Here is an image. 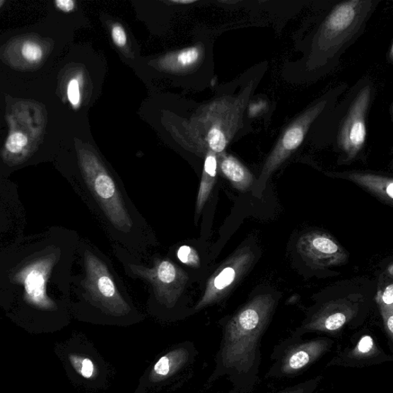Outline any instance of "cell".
I'll use <instances>...</instances> for the list:
<instances>
[{"label":"cell","mask_w":393,"mask_h":393,"mask_svg":"<svg viewBox=\"0 0 393 393\" xmlns=\"http://www.w3.org/2000/svg\"><path fill=\"white\" fill-rule=\"evenodd\" d=\"M276 305L272 295H259L226 321L209 383L225 377L230 393L254 391L260 382L262 339Z\"/></svg>","instance_id":"1"},{"label":"cell","mask_w":393,"mask_h":393,"mask_svg":"<svg viewBox=\"0 0 393 393\" xmlns=\"http://www.w3.org/2000/svg\"><path fill=\"white\" fill-rule=\"evenodd\" d=\"M112 37L116 45L119 47H123L126 46L127 42V37L126 32L119 25H113L112 30Z\"/></svg>","instance_id":"25"},{"label":"cell","mask_w":393,"mask_h":393,"mask_svg":"<svg viewBox=\"0 0 393 393\" xmlns=\"http://www.w3.org/2000/svg\"><path fill=\"white\" fill-rule=\"evenodd\" d=\"M326 105V100L319 101L315 105H312L283 131L282 136L266 160L257 182V187L265 186L268 178L275 170L278 169L299 148L305 140L311 124L323 112Z\"/></svg>","instance_id":"6"},{"label":"cell","mask_w":393,"mask_h":393,"mask_svg":"<svg viewBox=\"0 0 393 393\" xmlns=\"http://www.w3.org/2000/svg\"><path fill=\"white\" fill-rule=\"evenodd\" d=\"M337 177H345L365 187L390 205L393 204V180L391 177L365 173L338 174Z\"/></svg>","instance_id":"16"},{"label":"cell","mask_w":393,"mask_h":393,"mask_svg":"<svg viewBox=\"0 0 393 393\" xmlns=\"http://www.w3.org/2000/svg\"><path fill=\"white\" fill-rule=\"evenodd\" d=\"M359 314L358 303L346 299L330 301L309 317L296 333L303 336L317 333L337 336L353 324Z\"/></svg>","instance_id":"11"},{"label":"cell","mask_w":393,"mask_h":393,"mask_svg":"<svg viewBox=\"0 0 393 393\" xmlns=\"http://www.w3.org/2000/svg\"><path fill=\"white\" fill-rule=\"evenodd\" d=\"M67 95L69 100L74 107H77L80 102L79 84L76 79H71L67 88Z\"/></svg>","instance_id":"24"},{"label":"cell","mask_w":393,"mask_h":393,"mask_svg":"<svg viewBox=\"0 0 393 393\" xmlns=\"http://www.w3.org/2000/svg\"><path fill=\"white\" fill-rule=\"evenodd\" d=\"M208 142L209 148L214 153H221L227 147L228 140L221 130L212 127L209 132Z\"/></svg>","instance_id":"19"},{"label":"cell","mask_w":393,"mask_h":393,"mask_svg":"<svg viewBox=\"0 0 393 393\" xmlns=\"http://www.w3.org/2000/svg\"><path fill=\"white\" fill-rule=\"evenodd\" d=\"M76 3L73 0H57L55 1L56 6L60 11L65 13L73 11L75 8Z\"/></svg>","instance_id":"26"},{"label":"cell","mask_w":393,"mask_h":393,"mask_svg":"<svg viewBox=\"0 0 393 393\" xmlns=\"http://www.w3.org/2000/svg\"><path fill=\"white\" fill-rule=\"evenodd\" d=\"M196 348L191 342L177 344L151 364L139 380L135 393H151L164 385L194 362Z\"/></svg>","instance_id":"9"},{"label":"cell","mask_w":393,"mask_h":393,"mask_svg":"<svg viewBox=\"0 0 393 393\" xmlns=\"http://www.w3.org/2000/svg\"><path fill=\"white\" fill-rule=\"evenodd\" d=\"M371 100V88L365 86L356 95L339 134V145L348 158H353L366 139L365 117Z\"/></svg>","instance_id":"12"},{"label":"cell","mask_w":393,"mask_h":393,"mask_svg":"<svg viewBox=\"0 0 393 393\" xmlns=\"http://www.w3.org/2000/svg\"><path fill=\"white\" fill-rule=\"evenodd\" d=\"M177 257L180 260L190 266L199 267L200 266V257L195 250L189 246H182L178 250Z\"/></svg>","instance_id":"22"},{"label":"cell","mask_w":393,"mask_h":393,"mask_svg":"<svg viewBox=\"0 0 393 393\" xmlns=\"http://www.w3.org/2000/svg\"><path fill=\"white\" fill-rule=\"evenodd\" d=\"M131 273L153 287L158 303L168 309L174 308L183 293L189 275L180 266L168 260H156L153 267L131 264Z\"/></svg>","instance_id":"5"},{"label":"cell","mask_w":393,"mask_h":393,"mask_svg":"<svg viewBox=\"0 0 393 393\" xmlns=\"http://www.w3.org/2000/svg\"><path fill=\"white\" fill-rule=\"evenodd\" d=\"M195 2V0H173V1H172V3L178 4H192Z\"/></svg>","instance_id":"27"},{"label":"cell","mask_w":393,"mask_h":393,"mask_svg":"<svg viewBox=\"0 0 393 393\" xmlns=\"http://www.w3.org/2000/svg\"><path fill=\"white\" fill-rule=\"evenodd\" d=\"M335 341L322 336L310 339L296 332L274 348L272 364L266 373V379H293L300 376L312 365L332 351Z\"/></svg>","instance_id":"2"},{"label":"cell","mask_w":393,"mask_h":393,"mask_svg":"<svg viewBox=\"0 0 393 393\" xmlns=\"http://www.w3.org/2000/svg\"><path fill=\"white\" fill-rule=\"evenodd\" d=\"M22 55L26 60L37 62L42 58L43 52L39 44L33 42H25L23 45Z\"/></svg>","instance_id":"23"},{"label":"cell","mask_w":393,"mask_h":393,"mask_svg":"<svg viewBox=\"0 0 393 393\" xmlns=\"http://www.w3.org/2000/svg\"><path fill=\"white\" fill-rule=\"evenodd\" d=\"M69 361L78 376L91 383L93 387L102 389L106 386L110 370L100 353L93 351L90 354H70Z\"/></svg>","instance_id":"15"},{"label":"cell","mask_w":393,"mask_h":393,"mask_svg":"<svg viewBox=\"0 0 393 393\" xmlns=\"http://www.w3.org/2000/svg\"><path fill=\"white\" fill-rule=\"evenodd\" d=\"M393 360L377 339L369 332L355 335L336 351L327 368L363 369Z\"/></svg>","instance_id":"10"},{"label":"cell","mask_w":393,"mask_h":393,"mask_svg":"<svg viewBox=\"0 0 393 393\" xmlns=\"http://www.w3.org/2000/svg\"><path fill=\"white\" fill-rule=\"evenodd\" d=\"M4 1H0V7H1V6L4 4Z\"/></svg>","instance_id":"29"},{"label":"cell","mask_w":393,"mask_h":393,"mask_svg":"<svg viewBox=\"0 0 393 393\" xmlns=\"http://www.w3.org/2000/svg\"><path fill=\"white\" fill-rule=\"evenodd\" d=\"M51 268L52 262L49 259H42L24 267L16 278L23 285L25 299L41 309L54 307V303L48 297L47 291Z\"/></svg>","instance_id":"14"},{"label":"cell","mask_w":393,"mask_h":393,"mask_svg":"<svg viewBox=\"0 0 393 393\" xmlns=\"http://www.w3.org/2000/svg\"><path fill=\"white\" fill-rule=\"evenodd\" d=\"M83 168L86 181L107 218L115 228L129 231L132 221L112 177L96 159L86 160Z\"/></svg>","instance_id":"4"},{"label":"cell","mask_w":393,"mask_h":393,"mask_svg":"<svg viewBox=\"0 0 393 393\" xmlns=\"http://www.w3.org/2000/svg\"><path fill=\"white\" fill-rule=\"evenodd\" d=\"M368 1L343 2L334 8L321 28L318 45L319 49L329 51L339 47L356 30L369 12Z\"/></svg>","instance_id":"7"},{"label":"cell","mask_w":393,"mask_h":393,"mask_svg":"<svg viewBox=\"0 0 393 393\" xmlns=\"http://www.w3.org/2000/svg\"><path fill=\"white\" fill-rule=\"evenodd\" d=\"M221 172L232 185L240 192H247L254 183V175L233 156H223L219 163Z\"/></svg>","instance_id":"17"},{"label":"cell","mask_w":393,"mask_h":393,"mask_svg":"<svg viewBox=\"0 0 393 393\" xmlns=\"http://www.w3.org/2000/svg\"><path fill=\"white\" fill-rule=\"evenodd\" d=\"M85 266L84 287L94 305L112 318L129 316L131 307L115 283L108 266L89 252L85 254Z\"/></svg>","instance_id":"3"},{"label":"cell","mask_w":393,"mask_h":393,"mask_svg":"<svg viewBox=\"0 0 393 393\" xmlns=\"http://www.w3.org/2000/svg\"><path fill=\"white\" fill-rule=\"evenodd\" d=\"M199 48L192 47L181 51L176 55V67L186 68L196 64L200 58Z\"/></svg>","instance_id":"20"},{"label":"cell","mask_w":393,"mask_h":393,"mask_svg":"<svg viewBox=\"0 0 393 393\" xmlns=\"http://www.w3.org/2000/svg\"><path fill=\"white\" fill-rule=\"evenodd\" d=\"M387 271H389V274L390 276V278H392L393 276V264H390L389 266L387 268Z\"/></svg>","instance_id":"28"},{"label":"cell","mask_w":393,"mask_h":393,"mask_svg":"<svg viewBox=\"0 0 393 393\" xmlns=\"http://www.w3.org/2000/svg\"><path fill=\"white\" fill-rule=\"evenodd\" d=\"M254 261V254L249 248L240 249L229 257L211 276L194 310H201L225 298L247 272Z\"/></svg>","instance_id":"8"},{"label":"cell","mask_w":393,"mask_h":393,"mask_svg":"<svg viewBox=\"0 0 393 393\" xmlns=\"http://www.w3.org/2000/svg\"><path fill=\"white\" fill-rule=\"evenodd\" d=\"M28 144V136L22 132L16 131L7 139L6 148L11 153L19 154Z\"/></svg>","instance_id":"21"},{"label":"cell","mask_w":393,"mask_h":393,"mask_svg":"<svg viewBox=\"0 0 393 393\" xmlns=\"http://www.w3.org/2000/svg\"><path fill=\"white\" fill-rule=\"evenodd\" d=\"M298 251L311 267L323 269L344 264L348 258L345 250L334 238L324 232H310L298 240Z\"/></svg>","instance_id":"13"},{"label":"cell","mask_w":393,"mask_h":393,"mask_svg":"<svg viewBox=\"0 0 393 393\" xmlns=\"http://www.w3.org/2000/svg\"><path fill=\"white\" fill-rule=\"evenodd\" d=\"M324 377L317 376L308 380L295 384L293 386L275 389L265 393H314L322 382Z\"/></svg>","instance_id":"18"}]
</instances>
